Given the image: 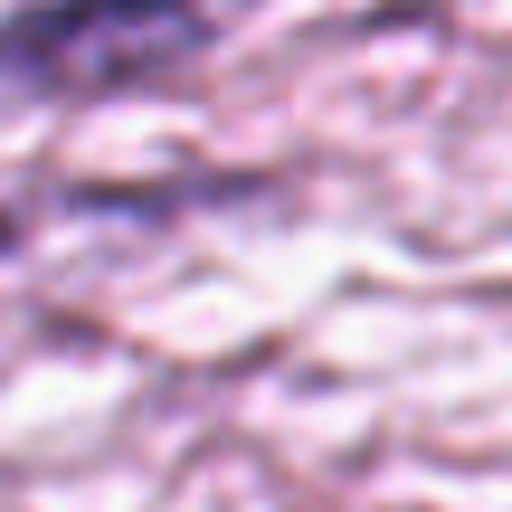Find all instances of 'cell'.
<instances>
[{
  "label": "cell",
  "instance_id": "1",
  "mask_svg": "<svg viewBox=\"0 0 512 512\" xmlns=\"http://www.w3.org/2000/svg\"><path fill=\"white\" fill-rule=\"evenodd\" d=\"M228 38V0H19L0 19V105H114L181 86Z\"/></svg>",
  "mask_w": 512,
  "mask_h": 512
}]
</instances>
